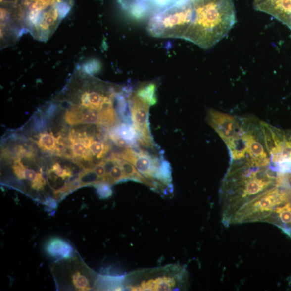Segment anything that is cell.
Returning a JSON list of instances; mask_svg holds the SVG:
<instances>
[{
    "mask_svg": "<svg viewBox=\"0 0 291 291\" xmlns=\"http://www.w3.org/2000/svg\"><path fill=\"white\" fill-rule=\"evenodd\" d=\"M236 22L234 0H191L181 39L208 49L225 37Z\"/></svg>",
    "mask_w": 291,
    "mask_h": 291,
    "instance_id": "obj_1",
    "label": "cell"
},
{
    "mask_svg": "<svg viewBox=\"0 0 291 291\" xmlns=\"http://www.w3.org/2000/svg\"><path fill=\"white\" fill-rule=\"evenodd\" d=\"M13 1L22 14L26 32L40 41L51 37L74 4V0Z\"/></svg>",
    "mask_w": 291,
    "mask_h": 291,
    "instance_id": "obj_2",
    "label": "cell"
},
{
    "mask_svg": "<svg viewBox=\"0 0 291 291\" xmlns=\"http://www.w3.org/2000/svg\"><path fill=\"white\" fill-rule=\"evenodd\" d=\"M189 273L180 264L133 271L123 277V290L169 291L186 290Z\"/></svg>",
    "mask_w": 291,
    "mask_h": 291,
    "instance_id": "obj_3",
    "label": "cell"
},
{
    "mask_svg": "<svg viewBox=\"0 0 291 291\" xmlns=\"http://www.w3.org/2000/svg\"><path fill=\"white\" fill-rule=\"evenodd\" d=\"M51 271L59 290L90 291L96 289L98 275L75 253L71 258L58 260Z\"/></svg>",
    "mask_w": 291,
    "mask_h": 291,
    "instance_id": "obj_4",
    "label": "cell"
},
{
    "mask_svg": "<svg viewBox=\"0 0 291 291\" xmlns=\"http://www.w3.org/2000/svg\"><path fill=\"white\" fill-rule=\"evenodd\" d=\"M133 126L137 133L138 143L147 148L153 149L155 145L151 135L149 121L150 106L138 98L133 93L129 99Z\"/></svg>",
    "mask_w": 291,
    "mask_h": 291,
    "instance_id": "obj_5",
    "label": "cell"
},
{
    "mask_svg": "<svg viewBox=\"0 0 291 291\" xmlns=\"http://www.w3.org/2000/svg\"><path fill=\"white\" fill-rule=\"evenodd\" d=\"M207 120L226 144L234 138L241 126V120L232 115L213 109H210L208 111Z\"/></svg>",
    "mask_w": 291,
    "mask_h": 291,
    "instance_id": "obj_6",
    "label": "cell"
},
{
    "mask_svg": "<svg viewBox=\"0 0 291 291\" xmlns=\"http://www.w3.org/2000/svg\"><path fill=\"white\" fill-rule=\"evenodd\" d=\"M45 251L48 256L57 260L71 258L76 253L69 242L57 238H52L46 242Z\"/></svg>",
    "mask_w": 291,
    "mask_h": 291,
    "instance_id": "obj_7",
    "label": "cell"
},
{
    "mask_svg": "<svg viewBox=\"0 0 291 291\" xmlns=\"http://www.w3.org/2000/svg\"><path fill=\"white\" fill-rule=\"evenodd\" d=\"M120 3L132 19L137 21L146 19L153 9L150 2L141 0H129Z\"/></svg>",
    "mask_w": 291,
    "mask_h": 291,
    "instance_id": "obj_8",
    "label": "cell"
},
{
    "mask_svg": "<svg viewBox=\"0 0 291 291\" xmlns=\"http://www.w3.org/2000/svg\"><path fill=\"white\" fill-rule=\"evenodd\" d=\"M254 6L260 10L291 16V0H254Z\"/></svg>",
    "mask_w": 291,
    "mask_h": 291,
    "instance_id": "obj_9",
    "label": "cell"
},
{
    "mask_svg": "<svg viewBox=\"0 0 291 291\" xmlns=\"http://www.w3.org/2000/svg\"><path fill=\"white\" fill-rule=\"evenodd\" d=\"M157 85L153 82L141 85L136 90L133 91V94L150 106L157 102Z\"/></svg>",
    "mask_w": 291,
    "mask_h": 291,
    "instance_id": "obj_10",
    "label": "cell"
},
{
    "mask_svg": "<svg viewBox=\"0 0 291 291\" xmlns=\"http://www.w3.org/2000/svg\"><path fill=\"white\" fill-rule=\"evenodd\" d=\"M114 128L119 136L130 145L132 149L139 146L138 135L134 126L123 123L114 126Z\"/></svg>",
    "mask_w": 291,
    "mask_h": 291,
    "instance_id": "obj_11",
    "label": "cell"
},
{
    "mask_svg": "<svg viewBox=\"0 0 291 291\" xmlns=\"http://www.w3.org/2000/svg\"><path fill=\"white\" fill-rule=\"evenodd\" d=\"M81 187L87 186H94L95 184L100 183L101 180L96 174L94 169H84L82 171L78 178Z\"/></svg>",
    "mask_w": 291,
    "mask_h": 291,
    "instance_id": "obj_12",
    "label": "cell"
},
{
    "mask_svg": "<svg viewBox=\"0 0 291 291\" xmlns=\"http://www.w3.org/2000/svg\"><path fill=\"white\" fill-rule=\"evenodd\" d=\"M89 148L93 155L99 159H104V157L110 150V146L108 145L94 140L91 142Z\"/></svg>",
    "mask_w": 291,
    "mask_h": 291,
    "instance_id": "obj_13",
    "label": "cell"
},
{
    "mask_svg": "<svg viewBox=\"0 0 291 291\" xmlns=\"http://www.w3.org/2000/svg\"><path fill=\"white\" fill-rule=\"evenodd\" d=\"M38 144L42 149L53 151L56 147L57 139L49 133H42Z\"/></svg>",
    "mask_w": 291,
    "mask_h": 291,
    "instance_id": "obj_14",
    "label": "cell"
},
{
    "mask_svg": "<svg viewBox=\"0 0 291 291\" xmlns=\"http://www.w3.org/2000/svg\"><path fill=\"white\" fill-rule=\"evenodd\" d=\"M71 148L74 152L75 157H80L92 161L94 155L89 148L82 143L77 142L72 143Z\"/></svg>",
    "mask_w": 291,
    "mask_h": 291,
    "instance_id": "obj_15",
    "label": "cell"
},
{
    "mask_svg": "<svg viewBox=\"0 0 291 291\" xmlns=\"http://www.w3.org/2000/svg\"><path fill=\"white\" fill-rule=\"evenodd\" d=\"M100 118L99 110L86 108L85 110L82 124H98Z\"/></svg>",
    "mask_w": 291,
    "mask_h": 291,
    "instance_id": "obj_16",
    "label": "cell"
},
{
    "mask_svg": "<svg viewBox=\"0 0 291 291\" xmlns=\"http://www.w3.org/2000/svg\"><path fill=\"white\" fill-rule=\"evenodd\" d=\"M111 186L110 184L104 183V182H100V183L95 184L93 186L96 189L99 197L104 199L112 196L113 191Z\"/></svg>",
    "mask_w": 291,
    "mask_h": 291,
    "instance_id": "obj_17",
    "label": "cell"
},
{
    "mask_svg": "<svg viewBox=\"0 0 291 291\" xmlns=\"http://www.w3.org/2000/svg\"><path fill=\"white\" fill-rule=\"evenodd\" d=\"M175 0H151L150 3L157 10H164L174 4Z\"/></svg>",
    "mask_w": 291,
    "mask_h": 291,
    "instance_id": "obj_18",
    "label": "cell"
},
{
    "mask_svg": "<svg viewBox=\"0 0 291 291\" xmlns=\"http://www.w3.org/2000/svg\"><path fill=\"white\" fill-rule=\"evenodd\" d=\"M47 128L46 120L43 118H37L35 119L33 123V129L36 132H42Z\"/></svg>",
    "mask_w": 291,
    "mask_h": 291,
    "instance_id": "obj_19",
    "label": "cell"
},
{
    "mask_svg": "<svg viewBox=\"0 0 291 291\" xmlns=\"http://www.w3.org/2000/svg\"><path fill=\"white\" fill-rule=\"evenodd\" d=\"M104 160H103V161L101 163H100V164L97 165L94 168L95 172L96 173L97 175H98V177L101 180L102 182L104 181V179L105 177V171L104 168Z\"/></svg>",
    "mask_w": 291,
    "mask_h": 291,
    "instance_id": "obj_20",
    "label": "cell"
},
{
    "mask_svg": "<svg viewBox=\"0 0 291 291\" xmlns=\"http://www.w3.org/2000/svg\"><path fill=\"white\" fill-rule=\"evenodd\" d=\"M58 105L56 104H51L48 106L46 111V116L50 118L52 117L58 110Z\"/></svg>",
    "mask_w": 291,
    "mask_h": 291,
    "instance_id": "obj_21",
    "label": "cell"
},
{
    "mask_svg": "<svg viewBox=\"0 0 291 291\" xmlns=\"http://www.w3.org/2000/svg\"><path fill=\"white\" fill-rule=\"evenodd\" d=\"M129 1V0H119V1ZM141 1H145V2H150L151 1V0H141Z\"/></svg>",
    "mask_w": 291,
    "mask_h": 291,
    "instance_id": "obj_22",
    "label": "cell"
}]
</instances>
